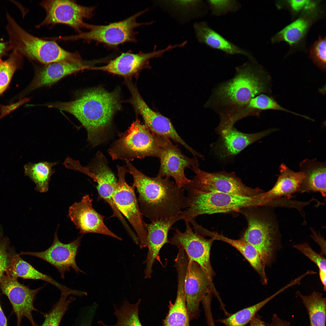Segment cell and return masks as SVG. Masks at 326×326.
I'll use <instances>...</instances> for the list:
<instances>
[{
  "label": "cell",
  "mask_w": 326,
  "mask_h": 326,
  "mask_svg": "<svg viewBox=\"0 0 326 326\" xmlns=\"http://www.w3.org/2000/svg\"><path fill=\"white\" fill-rule=\"evenodd\" d=\"M249 60L236 68L233 78L213 89L206 104L219 115L220 130L227 128L233 116L252 98L270 92L269 75L254 59Z\"/></svg>",
  "instance_id": "cell-1"
},
{
  "label": "cell",
  "mask_w": 326,
  "mask_h": 326,
  "mask_svg": "<svg viewBox=\"0 0 326 326\" xmlns=\"http://www.w3.org/2000/svg\"><path fill=\"white\" fill-rule=\"evenodd\" d=\"M46 106L74 116L86 129L88 140L93 147L104 141L113 116L121 107L118 91L109 92L101 88L83 91L72 101Z\"/></svg>",
  "instance_id": "cell-2"
},
{
  "label": "cell",
  "mask_w": 326,
  "mask_h": 326,
  "mask_svg": "<svg viewBox=\"0 0 326 326\" xmlns=\"http://www.w3.org/2000/svg\"><path fill=\"white\" fill-rule=\"evenodd\" d=\"M133 179L132 187L139 194L140 211L151 222L179 215L186 206L184 188L179 187L170 177H151L125 161Z\"/></svg>",
  "instance_id": "cell-3"
},
{
  "label": "cell",
  "mask_w": 326,
  "mask_h": 326,
  "mask_svg": "<svg viewBox=\"0 0 326 326\" xmlns=\"http://www.w3.org/2000/svg\"><path fill=\"white\" fill-rule=\"evenodd\" d=\"M186 206L180 215L189 222L203 214L225 213L244 208L266 205L263 192L252 196H244L216 192L200 190L187 186Z\"/></svg>",
  "instance_id": "cell-4"
},
{
  "label": "cell",
  "mask_w": 326,
  "mask_h": 326,
  "mask_svg": "<svg viewBox=\"0 0 326 326\" xmlns=\"http://www.w3.org/2000/svg\"><path fill=\"white\" fill-rule=\"evenodd\" d=\"M8 28L14 50L29 59L46 65L62 61L82 60L77 53H71L55 41L46 40L27 32L10 17Z\"/></svg>",
  "instance_id": "cell-5"
},
{
  "label": "cell",
  "mask_w": 326,
  "mask_h": 326,
  "mask_svg": "<svg viewBox=\"0 0 326 326\" xmlns=\"http://www.w3.org/2000/svg\"><path fill=\"white\" fill-rule=\"evenodd\" d=\"M119 136L108 150L113 160L130 161L147 157L158 158L162 136L153 133L138 119Z\"/></svg>",
  "instance_id": "cell-6"
},
{
  "label": "cell",
  "mask_w": 326,
  "mask_h": 326,
  "mask_svg": "<svg viewBox=\"0 0 326 326\" xmlns=\"http://www.w3.org/2000/svg\"><path fill=\"white\" fill-rule=\"evenodd\" d=\"M148 9L140 11L127 18L106 25L88 24L87 31L81 32L77 35L60 37L59 40H83L87 42L94 41L104 44L111 48H116L121 44L127 42H136L137 34L135 29L142 25L153 23V21L139 23L137 18L147 11Z\"/></svg>",
  "instance_id": "cell-7"
},
{
  "label": "cell",
  "mask_w": 326,
  "mask_h": 326,
  "mask_svg": "<svg viewBox=\"0 0 326 326\" xmlns=\"http://www.w3.org/2000/svg\"><path fill=\"white\" fill-rule=\"evenodd\" d=\"M118 180L114 189L113 198L118 209L126 217L133 228L139 242L140 249L147 247V224L144 221L134 188L125 180L127 167L117 165Z\"/></svg>",
  "instance_id": "cell-8"
},
{
  "label": "cell",
  "mask_w": 326,
  "mask_h": 326,
  "mask_svg": "<svg viewBox=\"0 0 326 326\" xmlns=\"http://www.w3.org/2000/svg\"><path fill=\"white\" fill-rule=\"evenodd\" d=\"M40 5L45 10L46 16L37 27L64 24L71 27L79 33L82 32L81 29L86 28L87 24L84 22V20L92 18L95 9L94 7L82 6L72 0H43Z\"/></svg>",
  "instance_id": "cell-9"
},
{
  "label": "cell",
  "mask_w": 326,
  "mask_h": 326,
  "mask_svg": "<svg viewBox=\"0 0 326 326\" xmlns=\"http://www.w3.org/2000/svg\"><path fill=\"white\" fill-rule=\"evenodd\" d=\"M248 227L242 239L257 251L265 267L272 262L276 245L277 232L270 221L257 213L244 212Z\"/></svg>",
  "instance_id": "cell-10"
},
{
  "label": "cell",
  "mask_w": 326,
  "mask_h": 326,
  "mask_svg": "<svg viewBox=\"0 0 326 326\" xmlns=\"http://www.w3.org/2000/svg\"><path fill=\"white\" fill-rule=\"evenodd\" d=\"M187 186L201 191L216 192L244 196H252L263 191L259 188L245 185L234 172L222 171L209 173L199 168Z\"/></svg>",
  "instance_id": "cell-11"
},
{
  "label": "cell",
  "mask_w": 326,
  "mask_h": 326,
  "mask_svg": "<svg viewBox=\"0 0 326 326\" xmlns=\"http://www.w3.org/2000/svg\"><path fill=\"white\" fill-rule=\"evenodd\" d=\"M158 158L160 165L157 176L172 177L175 184L180 188H184L191 181L185 175V169L189 168L194 171L199 168L197 158L187 156L170 139L165 137H162Z\"/></svg>",
  "instance_id": "cell-12"
},
{
  "label": "cell",
  "mask_w": 326,
  "mask_h": 326,
  "mask_svg": "<svg viewBox=\"0 0 326 326\" xmlns=\"http://www.w3.org/2000/svg\"><path fill=\"white\" fill-rule=\"evenodd\" d=\"M185 230L181 232L174 229V232L170 238V243L176 247L181 246L184 250L189 260L198 264L207 275L211 282L215 273L210 260V250L213 239H207L194 231L190 222H185Z\"/></svg>",
  "instance_id": "cell-13"
},
{
  "label": "cell",
  "mask_w": 326,
  "mask_h": 326,
  "mask_svg": "<svg viewBox=\"0 0 326 326\" xmlns=\"http://www.w3.org/2000/svg\"><path fill=\"white\" fill-rule=\"evenodd\" d=\"M125 83L131 94L128 101L142 116L144 124L156 134L182 145L192 155L195 154L196 151L180 136L170 120L150 108L143 99L137 87L129 79H126Z\"/></svg>",
  "instance_id": "cell-14"
},
{
  "label": "cell",
  "mask_w": 326,
  "mask_h": 326,
  "mask_svg": "<svg viewBox=\"0 0 326 326\" xmlns=\"http://www.w3.org/2000/svg\"><path fill=\"white\" fill-rule=\"evenodd\" d=\"M186 305L190 320L198 318L200 305L207 295L213 294L220 305L223 304L213 283L207 275L196 262L189 260L185 281Z\"/></svg>",
  "instance_id": "cell-15"
},
{
  "label": "cell",
  "mask_w": 326,
  "mask_h": 326,
  "mask_svg": "<svg viewBox=\"0 0 326 326\" xmlns=\"http://www.w3.org/2000/svg\"><path fill=\"white\" fill-rule=\"evenodd\" d=\"M0 286L2 294L7 296L11 305L12 313L16 318V326H21L24 317L29 321L32 326H39L34 320L32 312L37 311L34 303L42 287L30 289L19 283L17 278L5 274L1 280Z\"/></svg>",
  "instance_id": "cell-16"
},
{
  "label": "cell",
  "mask_w": 326,
  "mask_h": 326,
  "mask_svg": "<svg viewBox=\"0 0 326 326\" xmlns=\"http://www.w3.org/2000/svg\"><path fill=\"white\" fill-rule=\"evenodd\" d=\"M82 237L80 235L69 243H63L59 239L56 230L54 235L52 244L46 250L41 252L22 251L19 255L33 256L46 261L57 269L63 279L66 272H69L71 268L77 273H85L78 267L76 262Z\"/></svg>",
  "instance_id": "cell-17"
},
{
  "label": "cell",
  "mask_w": 326,
  "mask_h": 326,
  "mask_svg": "<svg viewBox=\"0 0 326 326\" xmlns=\"http://www.w3.org/2000/svg\"><path fill=\"white\" fill-rule=\"evenodd\" d=\"M88 168L95 176L94 181L97 184V189L99 196L109 205L113 211L111 217L117 218L130 237L135 239L136 237V233L129 225L114 201L113 194L117 181L101 152H97Z\"/></svg>",
  "instance_id": "cell-18"
},
{
  "label": "cell",
  "mask_w": 326,
  "mask_h": 326,
  "mask_svg": "<svg viewBox=\"0 0 326 326\" xmlns=\"http://www.w3.org/2000/svg\"><path fill=\"white\" fill-rule=\"evenodd\" d=\"M180 47L181 45L177 44L169 45L165 49L158 50H156L155 46L154 50L149 53H135L127 51L121 54L105 65L92 67L90 70H101L128 78L148 67L149 59L161 57L165 53Z\"/></svg>",
  "instance_id": "cell-19"
},
{
  "label": "cell",
  "mask_w": 326,
  "mask_h": 326,
  "mask_svg": "<svg viewBox=\"0 0 326 326\" xmlns=\"http://www.w3.org/2000/svg\"><path fill=\"white\" fill-rule=\"evenodd\" d=\"M92 200L88 195L69 208V217L82 235L94 233L107 235L121 241L122 239L111 231L104 222V216L93 208Z\"/></svg>",
  "instance_id": "cell-20"
},
{
  "label": "cell",
  "mask_w": 326,
  "mask_h": 326,
  "mask_svg": "<svg viewBox=\"0 0 326 326\" xmlns=\"http://www.w3.org/2000/svg\"><path fill=\"white\" fill-rule=\"evenodd\" d=\"M179 215L168 219L151 222L147 225V244L148 252L144 263V277L150 279L153 272V266L155 260L160 261L159 253L166 244L170 243L168 235L172 226L177 222L182 220Z\"/></svg>",
  "instance_id": "cell-21"
},
{
  "label": "cell",
  "mask_w": 326,
  "mask_h": 326,
  "mask_svg": "<svg viewBox=\"0 0 326 326\" xmlns=\"http://www.w3.org/2000/svg\"><path fill=\"white\" fill-rule=\"evenodd\" d=\"M90 63L82 60L62 61L46 65L37 71L34 79L21 93L20 97L40 87L51 85L66 75L90 69L92 67Z\"/></svg>",
  "instance_id": "cell-22"
},
{
  "label": "cell",
  "mask_w": 326,
  "mask_h": 326,
  "mask_svg": "<svg viewBox=\"0 0 326 326\" xmlns=\"http://www.w3.org/2000/svg\"><path fill=\"white\" fill-rule=\"evenodd\" d=\"M193 227L195 231L204 237L208 236L214 240L223 241L235 248L241 253L258 274L262 284H267V279L265 272L266 267L259 254L252 246L241 238L232 239L224 236L222 234L209 230L197 222L194 224Z\"/></svg>",
  "instance_id": "cell-23"
},
{
  "label": "cell",
  "mask_w": 326,
  "mask_h": 326,
  "mask_svg": "<svg viewBox=\"0 0 326 326\" xmlns=\"http://www.w3.org/2000/svg\"><path fill=\"white\" fill-rule=\"evenodd\" d=\"M321 12L318 8L302 13L298 18L275 34L271 42L274 43L284 41L292 48L299 46L304 41L311 27L320 17Z\"/></svg>",
  "instance_id": "cell-24"
},
{
  "label": "cell",
  "mask_w": 326,
  "mask_h": 326,
  "mask_svg": "<svg viewBox=\"0 0 326 326\" xmlns=\"http://www.w3.org/2000/svg\"><path fill=\"white\" fill-rule=\"evenodd\" d=\"M276 129H267L253 133L241 132L233 127L225 134L221 136L217 146V153L221 158L234 156L249 145L276 131Z\"/></svg>",
  "instance_id": "cell-25"
},
{
  "label": "cell",
  "mask_w": 326,
  "mask_h": 326,
  "mask_svg": "<svg viewBox=\"0 0 326 326\" xmlns=\"http://www.w3.org/2000/svg\"><path fill=\"white\" fill-rule=\"evenodd\" d=\"M193 28L196 37L200 43L229 55H241L249 59H254L249 52L227 40L211 28L207 22L195 23Z\"/></svg>",
  "instance_id": "cell-26"
},
{
  "label": "cell",
  "mask_w": 326,
  "mask_h": 326,
  "mask_svg": "<svg viewBox=\"0 0 326 326\" xmlns=\"http://www.w3.org/2000/svg\"><path fill=\"white\" fill-rule=\"evenodd\" d=\"M300 171L304 175L299 191L319 192L326 196V163L305 159L299 164Z\"/></svg>",
  "instance_id": "cell-27"
},
{
  "label": "cell",
  "mask_w": 326,
  "mask_h": 326,
  "mask_svg": "<svg viewBox=\"0 0 326 326\" xmlns=\"http://www.w3.org/2000/svg\"><path fill=\"white\" fill-rule=\"evenodd\" d=\"M280 175L273 187L264 192V197L268 204L275 199L284 196L290 198L292 194L299 191L304 175L300 171L296 172L285 164L280 167Z\"/></svg>",
  "instance_id": "cell-28"
},
{
  "label": "cell",
  "mask_w": 326,
  "mask_h": 326,
  "mask_svg": "<svg viewBox=\"0 0 326 326\" xmlns=\"http://www.w3.org/2000/svg\"><path fill=\"white\" fill-rule=\"evenodd\" d=\"M177 287L174 303L170 302L169 310L163 326H190V318L186 305L185 292V272H177Z\"/></svg>",
  "instance_id": "cell-29"
},
{
  "label": "cell",
  "mask_w": 326,
  "mask_h": 326,
  "mask_svg": "<svg viewBox=\"0 0 326 326\" xmlns=\"http://www.w3.org/2000/svg\"><path fill=\"white\" fill-rule=\"evenodd\" d=\"M8 258V266L5 272V274L17 279L20 277L24 279L41 280L52 285L55 284L56 280L51 276L37 270L14 251H9Z\"/></svg>",
  "instance_id": "cell-30"
},
{
  "label": "cell",
  "mask_w": 326,
  "mask_h": 326,
  "mask_svg": "<svg viewBox=\"0 0 326 326\" xmlns=\"http://www.w3.org/2000/svg\"><path fill=\"white\" fill-rule=\"evenodd\" d=\"M58 163L41 161L35 163L30 162L24 165L25 175L35 183L36 191L43 193L48 190L51 177L54 172L53 167Z\"/></svg>",
  "instance_id": "cell-31"
},
{
  "label": "cell",
  "mask_w": 326,
  "mask_h": 326,
  "mask_svg": "<svg viewBox=\"0 0 326 326\" xmlns=\"http://www.w3.org/2000/svg\"><path fill=\"white\" fill-rule=\"evenodd\" d=\"M306 308L308 313L310 326H325L326 304L325 298L322 293L314 291L308 296L296 292Z\"/></svg>",
  "instance_id": "cell-32"
},
{
  "label": "cell",
  "mask_w": 326,
  "mask_h": 326,
  "mask_svg": "<svg viewBox=\"0 0 326 326\" xmlns=\"http://www.w3.org/2000/svg\"><path fill=\"white\" fill-rule=\"evenodd\" d=\"M286 289L283 287L264 300L250 307L244 308L226 318L219 319L216 321L222 326H246L257 312L270 300Z\"/></svg>",
  "instance_id": "cell-33"
},
{
  "label": "cell",
  "mask_w": 326,
  "mask_h": 326,
  "mask_svg": "<svg viewBox=\"0 0 326 326\" xmlns=\"http://www.w3.org/2000/svg\"><path fill=\"white\" fill-rule=\"evenodd\" d=\"M141 301L139 299L136 303L132 304L124 300L120 307L114 306V314L117 319L115 324L108 325L101 321H98V323L101 326H143L139 316Z\"/></svg>",
  "instance_id": "cell-34"
},
{
  "label": "cell",
  "mask_w": 326,
  "mask_h": 326,
  "mask_svg": "<svg viewBox=\"0 0 326 326\" xmlns=\"http://www.w3.org/2000/svg\"><path fill=\"white\" fill-rule=\"evenodd\" d=\"M71 295L77 296L78 292H61L59 301L48 312H41L44 318V320L40 326H59L69 306L75 300V298L72 296L68 298Z\"/></svg>",
  "instance_id": "cell-35"
},
{
  "label": "cell",
  "mask_w": 326,
  "mask_h": 326,
  "mask_svg": "<svg viewBox=\"0 0 326 326\" xmlns=\"http://www.w3.org/2000/svg\"><path fill=\"white\" fill-rule=\"evenodd\" d=\"M272 110L284 111L298 116V114L282 107L273 98L261 94L252 98L243 108L247 116H258L263 110Z\"/></svg>",
  "instance_id": "cell-36"
},
{
  "label": "cell",
  "mask_w": 326,
  "mask_h": 326,
  "mask_svg": "<svg viewBox=\"0 0 326 326\" xmlns=\"http://www.w3.org/2000/svg\"><path fill=\"white\" fill-rule=\"evenodd\" d=\"M19 54L15 50L6 60L0 61V97L6 91L19 67Z\"/></svg>",
  "instance_id": "cell-37"
},
{
  "label": "cell",
  "mask_w": 326,
  "mask_h": 326,
  "mask_svg": "<svg viewBox=\"0 0 326 326\" xmlns=\"http://www.w3.org/2000/svg\"><path fill=\"white\" fill-rule=\"evenodd\" d=\"M326 39L320 36L311 46L309 57L313 62L323 71L326 70Z\"/></svg>",
  "instance_id": "cell-38"
},
{
  "label": "cell",
  "mask_w": 326,
  "mask_h": 326,
  "mask_svg": "<svg viewBox=\"0 0 326 326\" xmlns=\"http://www.w3.org/2000/svg\"><path fill=\"white\" fill-rule=\"evenodd\" d=\"M206 3L213 15L216 16L236 12L241 7L238 1L234 0H209L206 1Z\"/></svg>",
  "instance_id": "cell-39"
},
{
  "label": "cell",
  "mask_w": 326,
  "mask_h": 326,
  "mask_svg": "<svg viewBox=\"0 0 326 326\" xmlns=\"http://www.w3.org/2000/svg\"><path fill=\"white\" fill-rule=\"evenodd\" d=\"M293 247L315 263L319 270L326 273V260L323 255L316 253L307 243L295 245Z\"/></svg>",
  "instance_id": "cell-40"
},
{
  "label": "cell",
  "mask_w": 326,
  "mask_h": 326,
  "mask_svg": "<svg viewBox=\"0 0 326 326\" xmlns=\"http://www.w3.org/2000/svg\"><path fill=\"white\" fill-rule=\"evenodd\" d=\"M294 14L315 10L318 7L319 1L310 0H286L283 2Z\"/></svg>",
  "instance_id": "cell-41"
},
{
  "label": "cell",
  "mask_w": 326,
  "mask_h": 326,
  "mask_svg": "<svg viewBox=\"0 0 326 326\" xmlns=\"http://www.w3.org/2000/svg\"><path fill=\"white\" fill-rule=\"evenodd\" d=\"M9 245V239L3 236L0 230V281L8 266Z\"/></svg>",
  "instance_id": "cell-42"
},
{
  "label": "cell",
  "mask_w": 326,
  "mask_h": 326,
  "mask_svg": "<svg viewBox=\"0 0 326 326\" xmlns=\"http://www.w3.org/2000/svg\"><path fill=\"white\" fill-rule=\"evenodd\" d=\"M30 98L24 97L16 102L6 105H0V120L20 106L28 102Z\"/></svg>",
  "instance_id": "cell-43"
},
{
  "label": "cell",
  "mask_w": 326,
  "mask_h": 326,
  "mask_svg": "<svg viewBox=\"0 0 326 326\" xmlns=\"http://www.w3.org/2000/svg\"><path fill=\"white\" fill-rule=\"evenodd\" d=\"M311 230L312 234V237L320 247L322 252L321 254L323 255L325 254V241L323 237L319 233H317L314 230L311 229Z\"/></svg>",
  "instance_id": "cell-44"
},
{
  "label": "cell",
  "mask_w": 326,
  "mask_h": 326,
  "mask_svg": "<svg viewBox=\"0 0 326 326\" xmlns=\"http://www.w3.org/2000/svg\"><path fill=\"white\" fill-rule=\"evenodd\" d=\"M265 324L266 326H291L289 322L281 319L276 314L273 315L270 323Z\"/></svg>",
  "instance_id": "cell-45"
},
{
  "label": "cell",
  "mask_w": 326,
  "mask_h": 326,
  "mask_svg": "<svg viewBox=\"0 0 326 326\" xmlns=\"http://www.w3.org/2000/svg\"><path fill=\"white\" fill-rule=\"evenodd\" d=\"M247 326H266L261 316L257 313Z\"/></svg>",
  "instance_id": "cell-46"
},
{
  "label": "cell",
  "mask_w": 326,
  "mask_h": 326,
  "mask_svg": "<svg viewBox=\"0 0 326 326\" xmlns=\"http://www.w3.org/2000/svg\"><path fill=\"white\" fill-rule=\"evenodd\" d=\"M0 326H8V320L2 308L0 301Z\"/></svg>",
  "instance_id": "cell-47"
},
{
  "label": "cell",
  "mask_w": 326,
  "mask_h": 326,
  "mask_svg": "<svg viewBox=\"0 0 326 326\" xmlns=\"http://www.w3.org/2000/svg\"><path fill=\"white\" fill-rule=\"evenodd\" d=\"M93 318L90 316H85L83 318L80 326H91Z\"/></svg>",
  "instance_id": "cell-48"
},
{
  "label": "cell",
  "mask_w": 326,
  "mask_h": 326,
  "mask_svg": "<svg viewBox=\"0 0 326 326\" xmlns=\"http://www.w3.org/2000/svg\"><path fill=\"white\" fill-rule=\"evenodd\" d=\"M319 272L320 278L323 286V290L325 291L326 289V273L320 270H319Z\"/></svg>",
  "instance_id": "cell-49"
},
{
  "label": "cell",
  "mask_w": 326,
  "mask_h": 326,
  "mask_svg": "<svg viewBox=\"0 0 326 326\" xmlns=\"http://www.w3.org/2000/svg\"><path fill=\"white\" fill-rule=\"evenodd\" d=\"M6 48L5 43L0 42V61L1 60V57L2 53H4Z\"/></svg>",
  "instance_id": "cell-50"
}]
</instances>
